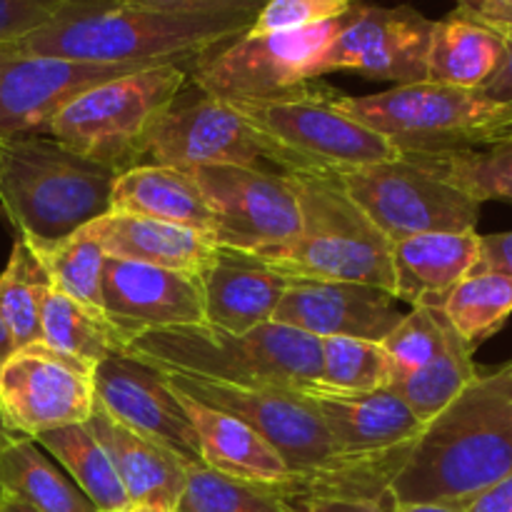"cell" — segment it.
Returning a JSON list of instances; mask_svg holds the SVG:
<instances>
[{
	"label": "cell",
	"instance_id": "obj_1",
	"mask_svg": "<svg viewBox=\"0 0 512 512\" xmlns=\"http://www.w3.org/2000/svg\"><path fill=\"white\" fill-rule=\"evenodd\" d=\"M260 10L170 13L128 0H65L58 13L3 53L105 65L190 63L248 33Z\"/></svg>",
	"mask_w": 512,
	"mask_h": 512
},
{
	"label": "cell",
	"instance_id": "obj_2",
	"mask_svg": "<svg viewBox=\"0 0 512 512\" xmlns=\"http://www.w3.org/2000/svg\"><path fill=\"white\" fill-rule=\"evenodd\" d=\"M512 473V360L478 370L425 425L390 483L393 505H458Z\"/></svg>",
	"mask_w": 512,
	"mask_h": 512
},
{
	"label": "cell",
	"instance_id": "obj_3",
	"mask_svg": "<svg viewBox=\"0 0 512 512\" xmlns=\"http://www.w3.org/2000/svg\"><path fill=\"white\" fill-rule=\"evenodd\" d=\"M118 175L50 135L0 140V208L35 250L108 215Z\"/></svg>",
	"mask_w": 512,
	"mask_h": 512
},
{
	"label": "cell",
	"instance_id": "obj_4",
	"mask_svg": "<svg viewBox=\"0 0 512 512\" xmlns=\"http://www.w3.org/2000/svg\"><path fill=\"white\" fill-rule=\"evenodd\" d=\"M125 355L165 373L230 385L310 390L320 378V340L273 320L240 335L208 323L145 330L128 340Z\"/></svg>",
	"mask_w": 512,
	"mask_h": 512
},
{
	"label": "cell",
	"instance_id": "obj_5",
	"mask_svg": "<svg viewBox=\"0 0 512 512\" xmlns=\"http://www.w3.org/2000/svg\"><path fill=\"white\" fill-rule=\"evenodd\" d=\"M300 203V235L255 255L288 280H340L393 293L390 240L345 193L335 173H288Z\"/></svg>",
	"mask_w": 512,
	"mask_h": 512
},
{
	"label": "cell",
	"instance_id": "obj_6",
	"mask_svg": "<svg viewBox=\"0 0 512 512\" xmlns=\"http://www.w3.org/2000/svg\"><path fill=\"white\" fill-rule=\"evenodd\" d=\"M335 90L305 83L275 98L225 100L255 128L273 168L283 173H340L398 158L373 128L335 103Z\"/></svg>",
	"mask_w": 512,
	"mask_h": 512
},
{
	"label": "cell",
	"instance_id": "obj_7",
	"mask_svg": "<svg viewBox=\"0 0 512 512\" xmlns=\"http://www.w3.org/2000/svg\"><path fill=\"white\" fill-rule=\"evenodd\" d=\"M335 103L383 135L400 155H438L478 148L512 135V108L460 90L423 80L395 85L385 93L335 95Z\"/></svg>",
	"mask_w": 512,
	"mask_h": 512
},
{
	"label": "cell",
	"instance_id": "obj_8",
	"mask_svg": "<svg viewBox=\"0 0 512 512\" xmlns=\"http://www.w3.org/2000/svg\"><path fill=\"white\" fill-rule=\"evenodd\" d=\"M190 68V63L155 65L95 85L65 105L45 135L120 173L145 165L148 133L183 93Z\"/></svg>",
	"mask_w": 512,
	"mask_h": 512
},
{
	"label": "cell",
	"instance_id": "obj_9",
	"mask_svg": "<svg viewBox=\"0 0 512 512\" xmlns=\"http://www.w3.org/2000/svg\"><path fill=\"white\" fill-rule=\"evenodd\" d=\"M335 175L390 243L425 233H468L478 225V200L460 193L410 155Z\"/></svg>",
	"mask_w": 512,
	"mask_h": 512
},
{
	"label": "cell",
	"instance_id": "obj_10",
	"mask_svg": "<svg viewBox=\"0 0 512 512\" xmlns=\"http://www.w3.org/2000/svg\"><path fill=\"white\" fill-rule=\"evenodd\" d=\"M340 18L300 30L253 33L208 50L190 68L198 93L218 100L275 98L313 83V65L338 33Z\"/></svg>",
	"mask_w": 512,
	"mask_h": 512
},
{
	"label": "cell",
	"instance_id": "obj_11",
	"mask_svg": "<svg viewBox=\"0 0 512 512\" xmlns=\"http://www.w3.org/2000/svg\"><path fill=\"white\" fill-rule=\"evenodd\" d=\"M213 208V243L225 250L268 255L300 235V203L288 173L245 165L188 170Z\"/></svg>",
	"mask_w": 512,
	"mask_h": 512
},
{
	"label": "cell",
	"instance_id": "obj_12",
	"mask_svg": "<svg viewBox=\"0 0 512 512\" xmlns=\"http://www.w3.org/2000/svg\"><path fill=\"white\" fill-rule=\"evenodd\" d=\"M435 20L410 5L360 3L340 15L338 33L313 65V80L333 70H355L370 80L413 85L428 80V48Z\"/></svg>",
	"mask_w": 512,
	"mask_h": 512
},
{
	"label": "cell",
	"instance_id": "obj_13",
	"mask_svg": "<svg viewBox=\"0 0 512 512\" xmlns=\"http://www.w3.org/2000/svg\"><path fill=\"white\" fill-rule=\"evenodd\" d=\"M95 365L40 343L25 345L0 370V410L10 433L38 438L80 425L95 408Z\"/></svg>",
	"mask_w": 512,
	"mask_h": 512
},
{
	"label": "cell",
	"instance_id": "obj_14",
	"mask_svg": "<svg viewBox=\"0 0 512 512\" xmlns=\"http://www.w3.org/2000/svg\"><path fill=\"white\" fill-rule=\"evenodd\" d=\"M145 158L180 170L200 165L273 168L268 148L253 125L230 103L203 93L193 100L175 98L148 133Z\"/></svg>",
	"mask_w": 512,
	"mask_h": 512
},
{
	"label": "cell",
	"instance_id": "obj_15",
	"mask_svg": "<svg viewBox=\"0 0 512 512\" xmlns=\"http://www.w3.org/2000/svg\"><path fill=\"white\" fill-rule=\"evenodd\" d=\"M155 65H105L0 50V140L45 135L85 90Z\"/></svg>",
	"mask_w": 512,
	"mask_h": 512
},
{
	"label": "cell",
	"instance_id": "obj_16",
	"mask_svg": "<svg viewBox=\"0 0 512 512\" xmlns=\"http://www.w3.org/2000/svg\"><path fill=\"white\" fill-rule=\"evenodd\" d=\"M93 388L95 403L120 425L155 440L190 468L205 465L193 423L158 368L115 353L95 365Z\"/></svg>",
	"mask_w": 512,
	"mask_h": 512
},
{
	"label": "cell",
	"instance_id": "obj_17",
	"mask_svg": "<svg viewBox=\"0 0 512 512\" xmlns=\"http://www.w3.org/2000/svg\"><path fill=\"white\" fill-rule=\"evenodd\" d=\"M393 293L340 280H290L273 323L313 338H358L383 343L403 320Z\"/></svg>",
	"mask_w": 512,
	"mask_h": 512
},
{
	"label": "cell",
	"instance_id": "obj_18",
	"mask_svg": "<svg viewBox=\"0 0 512 512\" xmlns=\"http://www.w3.org/2000/svg\"><path fill=\"white\" fill-rule=\"evenodd\" d=\"M103 313L125 338L205 323L198 278L155 265L105 258Z\"/></svg>",
	"mask_w": 512,
	"mask_h": 512
},
{
	"label": "cell",
	"instance_id": "obj_19",
	"mask_svg": "<svg viewBox=\"0 0 512 512\" xmlns=\"http://www.w3.org/2000/svg\"><path fill=\"white\" fill-rule=\"evenodd\" d=\"M305 393L313 400L335 448L348 458L410 453L425 430L423 420L390 388L343 393L313 385Z\"/></svg>",
	"mask_w": 512,
	"mask_h": 512
},
{
	"label": "cell",
	"instance_id": "obj_20",
	"mask_svg": "<svg viewBox=\"0 0 512 512\" xmlns=\"http://www.w3.org/2000/svg\"><path fill=\"white\" fill-rule=\"evenodd\" d=\"M198 285L205 323L240 335L273 320L290 280L255 255L218 248Z\"/></svg>",
	"mask_w": 512,
	"mask_h": 512
},
{
	"label": "cell",
	"instance_id": "obj_21",
	"mask_svg": "<svg viewBox=\"0 0 512 512\" xmlns=\"http://www.w3.org/2000/svg\"><path fill=\"white\" fill-rule=\"evenodd\" d=\"M93 438L103 445L133 505L173 510L188 483L190 465L155 440L143 438L110 418L98 403L85 420Z\"/></svg>",
	"mask_w": 512,
	"mask_h": 512
},
{
	"label": "cell",
	"instance_id": "obj_22",
	"mask_svg": "<svg viewBox=\"0 0 512 512\" xmlns=\"http://www.w3.org/2000/svg\"><path fill=\"white\" fill-rule=\"evenodd\" d=\"M480 253V235L425 233L390 245L395 300L413 305H443L450 290L473 273Z\"/></svg>",
	"mask_w": 512,
	"mask_h": 512
},
{
	"label": "cell",
	"instance_id": "obj_23",
	"mask_svg": "<svg viewBox=\"0 0 512 512\" xmlns=\"http://www.w3.org/2000/svg\"><path fill=\"white\" fill-rule=\"evenodd\" d=\"M88 228L108 258L155 265L193 278H198L218 253V245L208 235L140 215L108 213Z\"/></svg>",
	"mask_w": 512,
	"mask_h": 512
},
{
	"label": "cell",
	"instance_id": "obj_24",
	"mask_svg": "<svg viewBox=\"0 0 512 512\" xmlns=\"http://www.w3.org/2000/svg\"><path fill=\"white\" fill-rule=\"evenodd\" d=\"M110 213L163 220L208 235L210 240L218 225L213 208L188 170L155 163L135 165L115 178Z\"/></svg>",
	"mask_w": 512,
	"mask_h": 512
},
{
	"label": "cell",
	"instance_id": "obj_25",
	"mask_svg": "<svg viewBox=\"0 0 512 512\" xmlns=\"http://www.w3.org/2000/svg\"><path fill=\"white\" fill-rule=\"evenodd\" d=\"M175 395L193 423L195 435L200 440L203 463L208 468L230 475V478L245 480V483L268 485V488L283 485L290 478V470L283 458L250 425L233 415L208 408L178 390Z\"/></svg>",
	"mask_w": 512,
	"mask_h": 512
},
{
	"label": "cell",
	"instance_id": "obj_26",
	"mask_svg": "<svg viewBox=\"0 0 512 512\" xmlns=\"http://www.w3.org/2000/svg\"><path fill=\"white\" fill-rule=\"evenodd\" d=\"M505 58V35L455 8L435 20L428 48V80L460 90H480Z\"/></svg>",
	"mask_w": 512,
	"mask_h": 512
},
{
	"label": "cell",
	"instance_id": "obj_27",
	"mask_svg": "<svg viewBox=\"0 0 512 512\" xmlns=\"http://www.w3.org/2000/svg\"><path fill=\"white\" fill-rule=\"evenodd\" d=\"M0 490L38 512H100L33 438L0 450Z\"/></svg>",
	"mask_w": 512,
	"mask_h": 512
},
{
	"label": "cell",
	"instance_id": "obj_28",
	"mask_svg": "<svg viewBox=\"0 0 512 512\" xmlns=\"http://www.w3.org/2000/svg\"><path fill=\"white\" fill-rule=\"evenodd\" d=\"M40 333L48 348L90 365H98L115 353H125L128 345V338L105 315L75 303L50 285V280L40 298Z\"/></svg>",
	"mask_w": 512,
	"mask_h": 512
},
{
	"label": "cell",
	"instance_id": "obj_29",
	"mask_svg": "<svg viewBox=\"0 0 512 512\" xmlns=\"http://www.w3.org/2000/svg\"><path fill=\"white\" fill-rule=\"evenodd\" d=\"M55 463L70 475L75 485L85 493V498L100 512H128L130 500L125 495L123 483L110 463L103 445L93 438L88 425H65V428L48 430L33 438Z\"/></svg>",
	"mask_w": 512,
	"mask_h": 512
},
{
	"label": "cell",
	"instance_id": "obj_30",
	"mask_svg": "<svg viewBox=\"0 0 512 512\" xmlns=\"http://www.w3.org/2000/svg\"><path fill=\"white\" fill-rule=\"evenodd\" d=\"M475 350L460 338L448 323L445 333V350L425 365L418 373H410L405 378H395L388 385L393 393L403 398V403L423 420L425 425L438 418L455 398L465 390V385L478 375V365L473 360Z\"/></svg>",
	"mask_w": 512,
	"mask_h": 512
},
{
	"label": "cell",
	"instance_id": "obj_31",
	"mask_svg": "<svg viewBox=\"0 0 512 512\" xmlns=\"http://www.w3.org/2000/svg\"><path fill=\"white\" fill-rule=\"evenodd\" d=\"M468 198L512 203V135L478 148L438 155H410Z\"/></svg>",
	"mask_w": 512,
	"mask_h": 512
},
{
	"label": "cell",
	"instance_id": "obj_32",
	"mask_svg": "<svg viewBox=\"0 0 512 512\" xmlns=\"http://www.w3.org/2000/svg\"><path fill=\"white\" fill-rule=\"evenodd\" d=\"M455 333L478 348L493 338L512 315V278L495 270H478L460 280L440 305Z\"/></svg>",
	"mask_w": 512,
	"mask_h": 512
},
{
	"label": "cell",
	"instance_id": "obj_33",
	"mask_svg": "<svg viewBox=\"0 0 512 512\" xmlns=\"http://www.w3.org/2000/svg\"><path fill=\"white\" fill-rule=\"evenodd\" d=\"M45 285H48V275L38 255L18 235L13 240L8 265L0 273V320L10 330L18 348L43 340L40 298H43Z\"/></svg>",
	"mask_w": 512,
	"mask_h": 512
},
{
	"label": "cell",
	"instance_id": "obj_34",
	"mask_svg": "<svg viewBox=\"0 0 512 512\" xmlns=\"http://www.w3.org/2000/svg\"><path fill=\"white\" fill-rule=\"evenodd\" d=\"M50 285L73 298L93 313H103V268L105 258L100 243L90 228L78 230L70 238L60 240L53 248L35 250Z\"/></svg>",
	"mask_w": 512,
	"mask_h": 512
},
{
	"label": "cell",
	"instance_id": "obj_35",
	"mask_svg": "<svg viewBox=\"0 0 512 512\" xmlns=\"http://www.w3.org/2000/svg\"><path fill=\"white\" fill-rule=\"evenodd\" d=\"M393 383V363L383 343L358 338L320 340V388L373 393Z\"/></svg>",
	"mask_w": 512,
	"mask_h": 512
},
{
	"label": "cell",
	"instance_id": "obj_36",
	"mask_svg": "<svg viewBox=\"0 0 512 512\" xmlns=\"http://www.w3.org/2000/svg\"><path fill=\"white\" fill-rule=\"evenodd\" d=\"M175 512H298L265 485L245 483L208 465L190 468Z\"/></svg>",
	"mask_w": 512,
	"mask_h": 512
},
{
	"label": "cell",
	"instance_id": "obj_37",
	"mask_svg": "<svg viewBox=\"0 0 512 512\" xmlns=\"http://www.w3.org/2000/svg\"><path fill=\"white\" fill-rule=\"evenodd\" d=\"M448 318L438 305H418L403 315L383 340V348L393 363V380L418 373L445 350Z\"/></svg>",
	"mask_w": 512,
	"mask_h": 512
},
{
	"label": "cell",
	"instance_id": "obj_38",
	"mask_svg": "<svg viewBox=\"0 0 512 512\" xmlns=\"http://www.w3.org/2000/svg\"><path fill=\"white\" fill-rule=\"evenodd\" d=\"M355 0H268L260 10L253 33L300 30L340 18Z\"/></svg>",
	"mask_w": 512,
	"mask_h": 512
},
{
	"label": "cell",
	"instance_id": "obj_39",
	"mask_svg": "<svg viewBox=\"0 0 512 512\" xmlns=\"http://www.w3.org/2000/svg\"><path fill=\"white\" fill-rule=\"evenodd\" d=\"M65 0H0V50L43 28Z\"/></svg>",
	"mask_w": 512,
	"mask_h": 512
},
{
	"label": "cell",
	"instance_id": "obj_40",
	"mask_svg": "<svg viewBox=\"0 0 512 512\" xmlns=\"http://www.w3.org/2000/svg\"><path fill=\"white\" fill-rule=\"evenodd\" d=\"M143 8L170 13H223V10H263L268 0H128Z\"/></svg>",
	"mask_w": 512,
	"mask_h": 512
},
{
	"label": "cell",
	"instance_id": "obj_41",
	"mask_svg": "<svg viewBox=\"0 0 512 512\" xmlns=\"http://www.w3.org/2000/svg\"><path fill=\"white\" fill-rule=\"evenodd\" d=\"M478 270H495V273L512 278V230L480 235V253L473 273H478Z\"/></svg>",
	"mask_w": 512,
	"mask_h": 512
},
{
	"label": "cell",
	"instance_id": "obj_42",
	"mask_svg": "<svg viewBox=\"0 0 512 512\" xmlns=\"http://www.w3.org/2000/svg\"><path fill=\"white\" fill-rule=\"evenodd\" d=\"M450 508L460 512H512V473Z\"/></svg>",
	"mask_w": 512,
	"mask_h": 512
},
{
	"label": "cell",
	"instance_id": "obj_43",
	"mask_svg": "<svg viewBox=\"0 0 512 512\" xmlns=\"http://www.w3.org/2000/svg\"><path fill=\"white\" fill-rule=\"evenodd\" d=\"M455 3L470 18L500 33H512V0H455Z\"/></svg>",
	"mask_w": 512,
	"mask_h": 512
},
{
	"label": "cell",
	"instance_id": "obj_44",
	"mask_svg": "<svg viewBox=\"0 0 512 512\" xmlns=\"http://www.w3.org/2000/svg\"><path fill=\"white\" fill-rule=\"evenodd\" d=\"M505 35V58L500 63V68L495 70L493 78L478 90L483 98L493 100V103L500 105H510L512 108V33H503Z\"/></svg>",
	"mask_w": 512,
	"mask_h": 512
},
{
	"label": "cell",
	"instance_id": "obj_45",
	"mask_svg": "<svg viewBox=\"0 0 512 512\" xmlns=\"http://www.w3.org/2000/svg\"><path fill=\"white\" fill-rule=\"evenodd\" d=\"M298 512H390V505L375 500H310Z\"/></svg>",
	"mask_w": 512,
	"mask_h": 512
},
{
	"label": "cell",
	"instance_id": "obj_46",
	"mask_svg": "<svg viewBox=\"0 0 512 512\" xmlns=\"http://www.w3.org/2000/svg\"><path fill=\"white\" fill-rule=\"evenodd\" d=\"M15 350H18V345H15L13 335H10V330L5 328V323L0 320V370H3L5 363L13 358Z\"/></svg>",
	"mask_w": 512,
	"mask_h": 512
},
{
	"label": "cell",
	"instance_id": "obj_47",
	"mask_svg": "<svg viewBox=\"0 0 512 512\" xmlns=\"http://www.w3.org/2000/svg\"><path fill=\"white\" fill-rule=\"evenodd\" d=\"M390 512H460L450 505L440 503H405V505H393Z\"/></svg>",
	"mask_w": 512,
	"mask_h": 512
},
{
	"label": "cell",
	"instance_id": "obj_48",
	"mask_svg": "<svg viewBox=\"0 0 512 512\" xmlns=\"http://www.w3.org/2000/svg\"><path fill=\"white\" fill-rule=\"evenodd\" d=\"M0 512H38V510L30 508L28 503L18 500L15 495H8L0 490Z\"/></svg>",
	"mask_w": 512,
	"mask_h": 512
},
{
	"label": "cell",
	"instance_id": "obj_49",
	"mask_svg": "<svg viewBox=\"0 0 512 512\" xmlns=\"http://www.w3.org/2000/svg\"><path fill=\"white\" fill-rule=\"evenodd\" d=\"M15 438H20V435L10 433V428H8V425H5V420H3V410H0V450H3L5 445L13 443Z\"/></svg>",
	"mask_w": 512,
	"mask_h": 512
},
{
	"label": "cell",
	"instance_id": "obj_50",
	"mask_svg": "<svg viewBox=\"0 0 512 512\" xmlns=\"http://www.w3.org/2000/svg\"><path fill=\"white\" fill-rule=\"evenodd\" d=\"M128 512H173V510H165V508H153V505H133Z\"/></svg>",
	"mask_w": 512,
	"mask_h": 512
}]
</instances>
